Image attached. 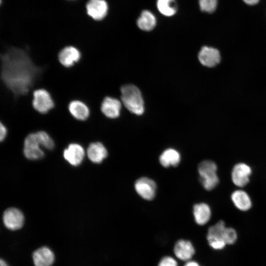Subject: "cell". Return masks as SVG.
I'll return each instance as SVG.
<instances>
[{"label": "cell", "mask_w": 266, "mask_h": 266, "mask_svg": "<svg viewBox=\"0 0 266 266\" xmlns=\"http://www.w3.org/2000/svg\"><path fill=\"white\" fill-rule=\"evenodd\" d=\"M7 134V129L5 126L0 123V139L2 141L4 139Z\"/></svg>", "instance_id": "cell-28"}, {"label": "cell", "mask_w": 266, "mask_h": 266, "mask_svg": "<svg viewBox=\"0 0 266 266\" xmlns=\"http://www.w3.org/2000/svg\"><path fill=\"white\" fill-rule=\"evenodd\" d=\"M40 143L36 133L27 135L24 141V154L30 160H37L44 156V152L40 147Z\"/></svg>", "instance_id": "cell-5"}, {"label": "cell", "mask_w": 266, "mask_h": 266, "mask_svg": "<svg viewBox=\"0 0 266 266\" xmlns=\"http://www.w3.org/2000/svg\"><path fill=\"white\" fill-rule=\"evenodd\" d=\"M156 24L154 15L148 10L143 11L137 20V25L141 30L150 31L153 30Z\"/></svg>", "instance_id": "cell-21"}, {"label": "cell", "mask_w": 266, "mask_h": 266, "mask_svg": "<svg viewBox=\"0 0 266 266\" xmlns=\"http://www.w3.org/2000/svg\"><path fill=\"white\" fill-rule=\"evenodd\" d=\"M184 266H200L199 264L195 261H189L185 264Z\"/></svg>", "instance_id": "cell-30"}, {"label": "cell", "mask_w": 266, "mask_h": 266, "mask_svg": "<svg viewBox=\"0 0 266 266\" xmlns=\"http://www.w3.org/2000/svg\"><path fill=\"white\" fill-rule=\"evenodd\" d=\"M198 169L201 184L205 190L210 191L217 186L219 179L215 162L211 160L203 161L199 165Z\"/></svg>", "instance_id": "cell-3"}, {"label": "cell", "mask_w": 266, "mask_h": 266, "mask_svg": "<svg viewBox=\"0 0 266 266\" xmlns=\"http://www.w3.org/2000/svg\"><path fill=\"white\" fill-rule=\"evenodd\" d=\"M86 8L88 15L97 21L102 20L108 11V4L105 0H89Z\"/></svg>", "instance_id": "cell-9"}, {"label": "cell", "mask_w": 266, "mask_h": 266, "mask_svg": "<svg viewBox=\"0 0 266 266\" xmlns=\"http://www.w3.org/2000/svg\"><path fill=\"white\" fill-rule=\"evenodd\" d=\"M121 99L125 107L131 112L142 115L144 111V101L139 89L133 85H126L121 89Z\"/></svg>", "instance_id": "cell-2"}, {"label": "cell", "mask_w": 266, "mask_h": 266, "mask_svg": "<svg viewBox=\"0 0 266 266\" xmlns=\"http://www.w3.org/2000/svg\"><path fill=\"white\" fill-rule=\"evenodd\" d=\"M226 228L225 223L222 220L219 221L215 225L211 226L208 229L207 234L208 242L219 240H223L222 236Z\"/></svg>", "instance_id": "cell-22"}, {"label": "cell", "mask_w": 266, "mask_h": 266, "mask_svg": "<svg viewBox=\"0 0 266 266\" xmlns=\"http://www.w3.org/2000/svg\"><path fill=\"white\" fill-rule=\"evenodd\" d=\"M87 156L94 163L100 164L107 156V151L100 142L91 143L87 149Z\"/></svg>", "instance_id": "cell-16"}, {"label": "cell", "mask_w": 266, "mask_h": 266, "mask_svg": "<svg viewBox=\"0 0 266 266\" xmlns=\"http://www.w3.org/2000/svg\"><path fill=\"white\" fill-rule=\"evenodd\" d=\"M81 58L79 50L72 46H68L63 48L59 53L58 59L60 63L66 67L73 66Z\"/></svg>", "instance_id": "cell-11"}, {"label": "cell", "mask_w": 266, "mask_h": 266, "mask_svg": "<svg viewBox=\"0 0 266 266\" xmlns=\"http://www.w3.org/2000/svg\"><path fill=\"white\" fill-rule=\"evenodd\" d=\"M222 238L226 244H233L237 239L236 232L232 228L226 227Z\"/></svg>", "instance_id": "cell-25"}, {"label": "cell", "mask_w": 266, "mask_h": 266, "mask_svg": "<svg viewBox=\"0 0 266 266\" xmlns=\"http://www.w3.org/2000/svg\"><path fill=\"white\" fill-rule=\"evenodd\" d=\"M32 105L36 111L45 114L53 108L55 104L49 93L44 89H39L33 92Z\"/></svg>", "instance_id": "cell-4"}, {"label": "cell", "mask_w": 266, "mask_h": 266, "mask_svg": "<svg viewBox=\"0 0 266 266\" xmlns=\"http://www.w3.org/2000/svg\"><path fill=\"white\" fill-rule=\"evenodd\" d=\"M157 7L159 12L166 16H171L177 11L175 0H157Z\"/></svg>", "instance_id": "cell-23"}, {"label": "cell", "mask_w": 266, "mask_h": 266, "mask_svg": "<svg viewBox=\"0 0 266 266\" xmlns=\"http://www.w3.org/2000/svg\"><path fill=\"white\" fill-rule=\"evenodd\" d=\"M0 266H7V265L5 263V262L4 261L1 259L0 261Z\"/></svg>", "instance_id": "cell-31"}, {"label": "cell", "mask_w": 266, "mask_h": 266, "mask_svg": "<svg viewBox=\"0 0 266 266\" xmlns=\"http://www.w3.org/2000/svg\"><path fill=\"white\" fill-rule=\"evenodd\" d=\"M251 174V168L248 165L243 163L236 164L232 171V181L237 187H244L249 183Z\"/></svg>", "instance_id": "cell-6"}, {"label": "cell", "mask_w": 266, "mask_h": 266, "mask_svg": "<svg viewBox=\"0 0 266 266\" xmlns=\"http://www.w3.org/2000/svg\"><path fill=\"white\" fill-rule=\"evenodd\" d=\"M244 2L249 5H254L257 3L259 0H243Z\"/></svg>", "instance_id": "cell-29"}, {"label": "cell", "mask_w": 266, "mask_h": 266, "mask_svg": "<svg viewBox=\"0 0 266 266\" xmlns=\"http://www.w3.org/2000/svg\"><path fill=\"white\" fill-rule=\"evenodd\" d=\"M180 160V153L173 148L166 149L163 151L159 157L161 165L165 167L177 166L179 164Z\"/></svg>", "instance_id": "cell-20"}, {"label": "cell", "mask_w": 266, "mask_h": 266, "mask_svg": "<svg viewBox=\"0 0 266 266\" xmlns=\"http://www.w3.org/2000/svg\"><path fill=\"white\" fill-rule=\"evenodd\" d=\"M193 214L196 223L199 225H203L210 220L211 211L207 204L201 202L194 205Z\"/></svg>", "instance_id": "cell-19"}, {"label": "cell", "mask_w": 266, "mask_h": 266, "mask_svg": "<svg viewBox=\"0 0 266 266\" xmlns=\"http://www.w3.org/2000/svg\"><path fill=\"white\" fill-rule=\"evenodd\" d=\"M100 109L106 117L111 119L116 118L120 115L121 103L115 98L107 97L102 100Z\"/></svg>", "instance_id": "cell-13"}, {"label": "cell", "mask_w": 266, "mask_h": 266, "mask_svg": "<svg viewBox=\"0 0 266 266\" xmlns=\"http://www.w3.org/2000/svg\"><path fill=\"white\" fill-rule=\"evenodd\" d=\"M5 226L9 230L21 229L24 224V217L22 212L17 208L11 207L5 210L3 215Z\"/></svg>", "instance_id": "cell-8"}, {"label": "cell", "mask_w": 266, "mask_h": 266, "mask_svg": "<svg viewBox=\"0 0 266 266\" xmlns=\"http://www.w3.org/2000/svg\"><path fill=\"white\" fill-rule=\"evenodd\" d=\"M231 197L234 206L241 211H247L252 207L251 198L244 191L235 190L233 192Z\"/></svg>", "instance_id": "cell-17"}, {"label": "cell", "mask_w": 266, "mask_h": 266, "mask_svg": "<svg viewBox=\"0 0 266 266\" xmlns=\"http://www.w3.org/2000/svg\"><path fill=\"white\" fill-rule=\"evenodd\" d=\"M68 109L70 114L78 120H85L90 115V110L88 106L79 100L70 101L68 104Z\"/></svg>", "instance_id": "cell-18"}, {"label": "cell", "mask_w": 266, "mask_h": 266, "mask_svg": "<svg viewBox=\"0 0 266 266\" xmlns=\"http://www.w3.org/2000/svg\"><path fill=\"white\" fill-rule=\"evenodd\" d=\"M158 266H178V264L172 257L166 256L161 260Z\"/></svg>", "instance_id": "cell-27"}, {"label": "cell", "mask_w": 266, "mask_h": 266, "mask_svg": "<svg viewBox=\"0 0 266 266\" xmlns=\"http://www.w3.org/2000/svg\"><path fill=\"white\" fill-rule=\"evenodd\" d=\"M41 146L51 150L54 147V142L47 133L44 131L36 132Z\"/></svg>", "instance_id": "cell-24"}, {"label": "cell", "mask_w": 266, "mask_h": 266, "mask_svg": "<svg viewBox=\"0 0 266 266\" xmlns=\"http://www.w3.org/2000/svg\"><path fill=\"white\" fill-rule=\"evenodd\" d=\"M1 79L16 98L27 94L43 69L33 62L28 51L11 47L1 54Z\"/></svg>", "instance_id": "cell-1"}, {"label": "cell", "mask_w": 266, "mask_h": 266, "mask_svg": "<svg viewBox=\"0 0 266 266\" xmlns=\"http://www.w3.org/2000/svg\"><path fill=\"white\" fill-rule=\"evenodd\" d=\"M200 63L204 66L212 67L218 65L221 60L219 51L213 47L203 46L198 55Z\"/></svg>", "instance_id": "cell-10"}, {"label": "cell", "mask_w": 266, "mask_h": 266, "mask_svg": "<svg viewBox=\"0 0 266 266\" xmlns=\"http://www.w3.org/2000/svg\"><path fill=\"white\" fill-rule=\"evenodd\" d=\"M85 151L83 148L77 143L70 144L64 151V157L71 165L77 166L83 160Z\"/></svg>", "instance_id": "cell-12"}, {"label": "cell", "mask_w": 266, "mask_h": 266, "mask_svg": "<svg viewBox=\"0 0 266 266\" xmlns=\"http://www.w3.org/2000/svg\"><path fill=\"white\" fill-rule=\"evenodd\" d=\"M35 266H51L54 261V255L48 247L43 246L35 250L33 255Z\"/></svg>", "instance_id": "cell-14"}, {"label": "cell", "mask_w": 266, "mask_h": 266, "mask_svg": "<svg viewBox=\"0 0 266 266\" xmlns=\"http://www.w3.org/2000/svg\"><path fill=\"white\" fill-rule=\"evenodd\" d=\"M175 256L182 261H188L195 254V249L188 240L181 239L175 244L173 249Z\"/></svg>", "instance_id": "cell-15"}, {"label": "cell", "mask_w": 266, "mask_h": 266, "mask_svg": "<svg viewBox=\"0 0 266 266\" xmlns=\"http://www.w3.org/2000/svg\"><path fill=\"white\" fill-rule=\"evenodd\" d=\"M217 0H199L200 9L204 12L212 13L216 8Z\"/></svg>", "instance_id": "cell-26"}, {"label": "cell", "mask_w": 266, "mask_h": 266, "mask_svg": "<svg viewBox=\"0 0 266 266\" xmlns=\"http://www.w3.org/2000/svg\"><path fill=\"white\" fill-rule=\"evenodd\" d=\"M136 193L143 199L150 200L156 195V184L152 179L143 177L138 179L134 184Z\"/></svg>", "instance_id": "cell-7"}]
</instances>
